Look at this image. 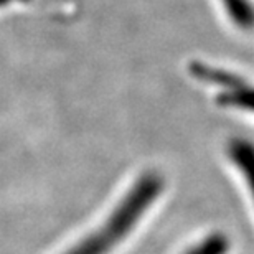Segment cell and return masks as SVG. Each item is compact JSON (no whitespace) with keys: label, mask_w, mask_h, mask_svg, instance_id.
Returning <instances> with one entry per match:
<instances>
[{"label":"cell","mask_w":254,"mask_h":254,"mask_svg":"<svg viewBox=\"0 0 254 254\" xmlns=\"http://www.w3.org/2000/svg\"><path fill=\"white\" fill-rule=\"evenodd\" d=\"M162 190V179L157 174H145L137 180L130 191L124 196L113 216L101 226L99 231L89 235L66 254H108L119 245L134 226L140 221Z\"/></svg>","instance_id":"cell-1"},{"label":"cell","mask_w":254,"mask_h":254,"mask_svg":"<svg viewBox=\"0 0 254 254\" xmlns=\"http://www.w3.org/2000/svg\"><path fill=\"white\" fill-rule=\"evenodd\" d=\"M200 73L205 74L210 81H216L218 84L226 89V93L220 98L221 103L236 106V108H243L254 113V88L245 86L240 79H235L231 74H220L216 71H213L210 74L203 73V71H200Z\"/></svg>","instance_id":"cell-2"},{"label":"cell","mask_w":254,"mask_h":254,"mask_svg":"<svg viewBox=\"0 0 254 254\" xmlns=\"http://www.w3.org/2000/svg\"><path fill=\"white\" fill-rule=\"evenodd\" d=\"M228 152H230L235 165L245 175L254 200V145L246 140H233Z\"/></svg>","instance_id":"cell-3"},{"label":"cell","mask_w":254,"mask_h":254,"mask_svg":"<svg viewBox=\"0 0 254 254\" xmlns=\"http://www.w3.org/2000/svg\"><path fill=\"white\" fill-rule=\"evenodd\" d=\"M228 250V243L225 238L213 236L208 238L205 243H200L187 254H225Z\"/></svg>","instance_id":"cell-4"}]
</instances>
